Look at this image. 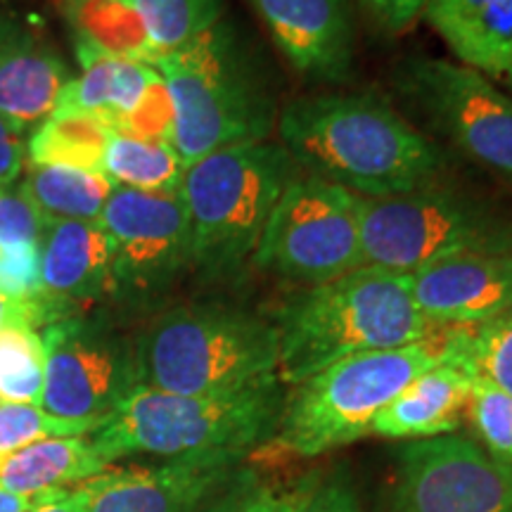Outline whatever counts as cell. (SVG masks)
Listing matches in <instances>:
<instances>
[{"mask_svg":"<svg viewBox=\"0 0 512 512\" xmlns=\"http://www.w3.org/2000/svg\"><path fill=\"white\" fill-rule=\"evenodd\" d=\"M275 140L304 174L363 200L406 195L458 169L401 110L375 93H311L280 107Z\"/></svg>","mask_w":512,"mask_h":512,"instance_id":"1","label":"cell"},{"mask_svg":"<svg viewBox=\"0 0 512 512\" xmlns=\"http://www.w3.org/2000/svg\"><path fill=\"white\" fill-rule=\"evenodd\" d=\"M271 318L285 387L349 356L406 347L441 330L415 304L411 275L370 264L325 283L294 287Z\"/></svg>","mask_w":512,"mask_h":512,"instance_id":"2","label":"cell"},{"mask_svg":"<svg viewBox=\"0 0 512 512\" xmlns=\"http://www.w3.org/2000/svg\"><path fill=\"white\" fill-rule=\"evenodd\" d=\"M171 102V143L185 166L223 147L264 143L280 117L266 55L226 17L152 64Z\"/></svg>","mask_w":512,"mask_h":512,"instance_id":"3","label":"cell"},{"mask_svg":"<svg viewBox=\"0 0 512 512\" xmlns=\"http://www.w3.org/2000/svg\"><path fill=\"white\" fill-rule=\"evenodd\" d=\"M143 387L181 396L242 392L278 377L271 316L233 302H190L159 311L136 337Z\"/></svg>","mask_w":512,"mask_h":512,"instance_id":"4","label":"cell"},{"mask_svg":"<svg viewBox=\"0 0 512 512\" xmlns=\"http://www.w3.org/2000/svg\"><path fill=\"white\" fill-rule=\"evenodd\" d=\"M470 328H441L406 347L337 361L287 387L273 439L259 453L316 458L368 437L373 422L415 377L446 361Z\"/></svg>","mask_w":512,"mask_h":512,"instance_id":"5","label":"cell"},{"mask_svg":"<svg viewBox=\"0 0 512 512\" xmlns=\"http://www.w3.org/2000/svg\"><path fill=\"white\" fill-rule=\"evenodd\" d=\"M285 396L280 377L221 396H181L138 384L91 437L110 465L126 456H254L278 430Z\"/></svg>","mask_w":512,"mask_h":512,"instance_id":"6","label":"cell"},{"mask_svg":"<svg viewBox=\"0 0 512 512\" xmlns=\"http://www.w3.org/2000/svg\"><path fill=\"white\" fill-rule=\"evenodd\" d=\"M302 174L278 140L223 147L185 171L181 197L192 233V275L204 285H235L283 190Z\"/></svg>","mask_w":512,"mask_h":512,"instance_id":"7","label":"cell"},{"mask_svg":"<svg viewBox=\"0 0 512 512\" xmlns=\"http://www.w3.org/2000/svg\"><path fill=\"white\" fill-rule=\"evenodd\" d=\"M363 261L413 273L463 254L512 252V192L458 169L406 195L363 200Z\"/></svg>","mask_w":512,"mask_h":512,"instance_id":"8","label":"cell"},{"mask_svg":"<svg viewBox=\"0 0 512 512\" xmlns=\"http://www.w3.org/2000/svg\"><path fill=\"white\" fill-rule=\"evenodd\" d=\"M403 114L456 164L512 192V98L475 69L439 57H403L392 69Z\"/></svg>","mask_w":512,"mask_h":512,"instance_id":"9","label":"cell"},{"mask_svg":"<svg viewBox=\"0 0 512 512\" xmlns=\"http://www.w3.org/2000/svg\"><path fill=\"white\" fill-rule=\"evenodd\" d=\"M358 266H366L361 197L302 171L268 216L252 268L309 287Z\"/></svg>","mask_w":512,"mask_h":512,"instance_id":"10","label":"cell"},{"mask_svg":"<svg viewBox=\"0 0 512 512\" xmlns=\"http://www.w3.org/2000/svg\"><path fill=\"white\" fill-rule=\"evenodd\" d=\"M100 226L110 242L112 304L131 311L155 309L192 275V233L181 192L114 188Z\"/></svg>","mask_w":512,"mask_h":512,"instance_id":"11","label":"cell"},{"mask_svg":"<svg viewBox=\"0 0 512 512\" xmlns=\"http://www.w3.org/2000/svg\"><path fill=\"white\" fill-rule=\"evenodd\" d=\"M266 482L245 453L119 467L76 486L86 512H245Z\"/></svg>","mask_w":512,"mask_h":512,"instance_id":"12","label":"cell"},{"mask_svg":"<svg viewBox=\"0 0 512 512\" xmlns=\"http://www.w3.org/2000/svg\"><path fill=\"white\" fill-rule=\"evenodd\" d=\"M46 384L41 408L102 425L140 384L136 339L112 318L81 313L41 330Z\"/></svg>","mask_w":512,"mask_h":512,"instance_id":"13","label":"cell"},{"mask_svg":"<svg viewBox=\"0 0 512 512\" xmlns=\"http://www.w3.org/2000/svg\"><path fill=\"white\" fill-rule=\"evenodd\" d=\"M375 512H512V465L458 432L408 441L377 491Z\"/></svg>","mask_w":512,"mask_h":512,"instance_id":"14","label":"cell"},{"mask_svg":"<svg viewBox=\"0 0 512 512\" xmlns=\"http://www.w3.org/2000/svg\"><path fill=\"white\" fill-rule=\"evenodd\" d=\"M287 67L309 83L339 86L354 74L351 0H247Z\"/></svg>","mask_w":512,"mask_h":512,"instance_id":"15","label":"cell"},{"mask_svg":"<svg viewBox=\"0 0 512 512\" xmlns=\"http://www.w3.org/2000/svg\"><path fill=\"white\" fill-rule=\"evenodd\" d=\"M408 275L415 304L437 328H477L512 309V252L451 256Z\"/></svg>","mask_w":512,"mask_h":512,"instance_id":"16","label":"cell"},{"mask_svg":"<svg viewBox=\"0 0 512 512\" xmlns=\"http://www.w3.org/2000/svg\"><path fill=\"white\" fill-rule=\"evenodd\" d=\"M43 299L55 320L110 302V242L100 221H46L41 238Z\"/></svg>","mask_w":512,"mask_h":512,"instance_id":"17","label":"cell"},{"mask_svg":"<svg viewBox=\"0 0 512 512\" xmlns=\"http://www.w3.org/2000/svg\"><path fill=\"white\" fill-rule=\"evenodd\" d=\"M470 330H467L463 344L446 361L415 377L377 415L370 434H377L382 439L420 441L460 430V420H463L467 401H470L472 382L477 377L470 356H467Z\"/></svg>","mask_w":512,"mask_h":512,"instance_id":"18","label":"cell"},{"mask_svg":"<svg viewBox=\"0 0 512 512\" xmlns=\"http://www.w3.org/2000/svg\"><path fill=\"white\" fill-rule=\"evenodd\" d=\"M74 34L81 76L69 83L57 110L93 114L117 131L150 98V93L162 83V76L152 64L114 55L81 31Z\"/></svg>","mask_w":512,"mask_h":512,"instance_id":"19","label":"cell"},{"mask_svg":"<svg viewBox=\"0 0 512 512\" xmlns=\"http://www.w3.org/2000/svg\"><path fill=\"white\" fill-rule=\"evenodd\" d=\"M422 17L458 64L512 88V0H430Z\"/></svg>","mask_w":512,"mask_h":512,"instance_id":"20","label":"cell"},{"mask_svg":"<svg viewBox=\"0 0 512 512\" xmlns=\"http://www.w3.org/2000/svg\"><path fill=\"white\" fill-rule=\"evenodd\" d=\"M72 81L67 62L36 31L17 24L0 46V114L22 131L43 124Z\"/></svg>","mask_w":512,"mask_h":512,"instance_id":"21","label":"cell"},{"mask_svg":"<svg viewBox=\"0 0 512 512\" xmlns=\"http://www.w3.org/2000/svg\"><path fill=\"white\" fill-rule=\"evenodd\" d=\"M110 463L86 437L43 439L0 458V486L15 494L38 496L79 486L105 472Z\"/></svg>","mask_w":512,"mask_h":512,"instance_id":"22","label":"cell"},{"mask_svg":"<svg viewBox=\"0 0 512 512\" xmlns=\"http://www.w3.org/2000/svg\"><path fill=\"white\" fill-rule=\"evenodd\" d=\"M19 185L46 221H100L114 190L102 171L46 162H27Z\"/></svg>","mask_w":512,"mask_h":512,"instance_id":"23","label":"cell"},{"mask_svg":"<svg viewBox=\"0 0 512 512\" xmlns=\"http://www.w3.org/2000/svg\"><path fill=\"white\" fill-rule=\"evenodd\" d=\"M188 166L171 140L136 138L112 131L102 155V174L114 188L178 195Z\"/></svg>","mask_w":512,"mask_h":512,"instance_id":"24","label":"cell"},{"mask_svg":"<svg viewBox=\"0 0 512 512\" xmlns=\"http://www.w3.org/2000/svg\"><path fill=\"white\" fill-rule=\"evenodd\" d=\"M143 27L150 64L226 19V0H124Z\"/></svg>","mask_w":512,"mask_h":512,"instance_id":"25","label":"cell"},{"mask_svg":"<svg viewBox=\"0 0 512 512\" xmlns=\"http://www.w3.org/2000/svg\"><path fill=\"white\" fill-rule=\"evenodd\" d=\"M112 128L100 117L76 110H55L31 133L29 162L69 164L102 171L107 138Z\"/></svg>","mask_w":512,"mask_h":512,"instance_id":"26","label":"cell"},{"mask_svg":"<svg viewBox=\"0 0 512 512\" xmlns=\"http://www.w3.org/2000/svg\"><path fill=\"white\" fill-rule=\"evenodd\" d=\"M46 384L41 335L34 328L0 332V401L41 406Z\"/></svg>","mask_w":512,"mask_h":512,"instance_id":"27","label":"cell"},{"mask_svg":"<svg viewBox=\"0 0 512 512\" xmlns=\"http://www.w3.org/2000/svg\"><path fill=\"white\" fill-rule=\"evenodd\" d=\"M98 427V422L57 418L36 403L0 401V458L43 439L86 437Z\"/></svg>","mask_w":512,"mask_h":512,"instance_id":"28","label":"cell"},{"mask_svg":"<svg viewBox=\"0 0 512 512\" xmlns=\"http://www.w3.org/2000/svg\"><path fill=\"white\" fill-rule=\"evenodd\" d=\"M465 415L484 451L512 465V396L477 375Z\"/></svg>","mask_w":512,"mask_h":512,"instance_id":"29","label":"cell"},{"mask_svg":"<svg viewBox=\"0 0 512 512\" xmlns=\"http://www.w3.org/2000/svg\"><path fill=\"white\" fill-rule=\"evenodd\" d=\"M467 356L479 377L512 396V309L470 330Z\"/></svg>","mask_w":512,"mask_h":512,"instance_id":"30","label":"cell"},{"mask_svg":"<svg viewBox=\"0 0 512 512\" xmlns=\"http://www.w3.org/2000/svg\"><path fill=\"white\" fill-rule=\"evenodd\" d=\"M0 294L12 302L46 304L41 280V242L0 247Z\"/></svg>","mask_w":512,"mask_h":512,"instance_id":"31","label":"cell"},{"mask_svg":"<svg viewBox=\"0 0 512 512\" xmlns=\"http://www.w3.org/2000/svg\"><path fill=\"white\" fill-rule=\"evenodd\" d=\"M46 219L22 185H0V247L38 245Z\"/></svg>","mask_w":512,"mask_h":512,"instance_id":"32","label":"cell"},{"mask_svg":"<svg viewBox=\"0 0 512 512\" xmlns=\"http://www.w3.org/2000/svg\"><path fill=\"white\" fill-rule=\"evenodd\" d=\"M306 512H363L354 486L344 475L309 477Z\"/></svg>","mask_w":512,"mask_h":512,"instance_id":"33","label":"cell"},{"mask_svg":"<svg viewBox=\"0 0 512 512\" xmlns=\"http://www.w3.org/2000/svg\"><path fill=\"white\" fill-rule=\"evenodd\" d=\"M373 24L384 34L399 36L422 17L430 0H358Z\"/></svg>","mask_w":512,"mask_h":512,"instance_id":"34","label":"cell"},{"mask_svg":"<svg viewBox=\"0 0 512 512\" xmlns=\"http://www.w3.org/2000/svg\"><path fill=\"white\" fill-rule=\"evenodd\" d=\"M24 131L0 114V185H12L24 169Z\"/></svg>","mask_w":512,"mask_h":512,"instance_id":"35","label":"cell"},{"mask_svg":"<svg viewBox=\"0 0 512 512\" xmlns=\"http://www.w3.org/2000/svg\"><path fill=\"white\" fill-rule=\"evenodd\" d=\"M309 479L294 486H264L245 512H306Z\"/></svg>","mask_w":512,"mask_h":512,"instance_id":"36","label":"cell"},{"mask_svg":"<svg viewBox=\"0 0 512 512\" xmlns=\"http://www.w3.org/2000/svg\"><path fill=\"white\" fill-rule=\"evenodd\" d=\"M55 323L53 311L46 304H22L0 294V332L12 328H46Z\"/></svg>","mask_w":512,"mask_h":512,"instance_id":"37","label":"cell"},{"mask_svg":"<svg viewBox=\"0 0 512 512\" xmlns=\"http://www.w3.org/2000/svg\"><path fill=\"white\" fill-rule=\"evenodd\" d=\"M29 512H86V503L79 489L50 491Z\"/></svg>","mask_w":512,"mask_h":512,"instance_id":"38","label":"cell"},{"mask_svg":"<svg viewBox=\"0 0 512 512\" xmlns=\"http://www.w3.org/2000/svg\"><path fill=\"white\" fill-rule=\"evenodd\" d=\"M43 496L46 494H38V496L15 494V491H8L0 486V512H29L36 503H41Z\"/></svg>","mask_w":512,"mask_h":512,"instance_id":"39","label":"cell"},{"mask_svg":"<svg viewBox=\"0 0 512 512\" xmlns=\"http://www.w3.org/2000/svg\"><path fill=\"white\" fill-rule=\"evenodd\" d=\"M93 3H98V0H60L62 12H64V15H67L69 22H74V19L79 17L81 12L86 10L88 5H93Z\"/></svg>","mask_w":512,"mask_h":512,"instance_id":"40","label":"cell"},{"mask_svg":"<svg viewBox=\"0 0 512 512\" xmlns=\"http://www.w3.org/2000/svg\"><path fill=\"white\" fill-rule=\"evenodd\" d=\"M15 27H17L15 19H12L10 15H5V12L0 10V46L8 41V36L12 34V31H15Z\"/></svg>","mask_w":512,"mask_h":512,"instance_id":"41","label":"cell"}]
</instances>
